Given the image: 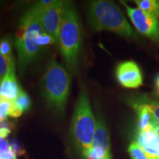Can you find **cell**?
Returning a JSON list of instances; mask_svg holds the SVG:
<instances>
[{
  "label": "cell",
  "instance_id": "6da1fadb",
  "mask_svg": "<svg viewBox=\"0 0 159 159\" xmlns=\"http://www.w3.org/2000/svg\"><path fill=\"white\" fill-rule=\"evenodd\" d=\"M41 12L33 5L26 11L19 21L15 35V47L18 54V68L20 75L37 61L43 49L37 43V39L43 30L41 23Z\"/></svg>",
  "mask_w": 159,
  "mask_h": 159
},
{
  "label": "cell",
  "instance_id": "7a4b0ae2",
  "mask_svg": "<svg viewBox=\"0 0 159 159\" xmlns=\"http://www.w3.org/2000/svg\"><path fill=\"white\" fill-rule=\"evenodd\" d=\"M87 19L91 29L94 31L113 32L127 39L138 38L122 11L111 1L91 2L88 7Z\"/></svg>",
  "mask_w": 159,
  "mask_h": 159
},
{
  "label": "cell",
  "instance_id": "3957f363",
  "mask_svg": "<svg viewBox=\"0 0 159 159\" xmlns=\"http://www.w3.org/2000/svg\"><path fill=\"white\" fill-rule=\"evenodd\" d=\"M82 28L71 2L66 1L57 43L67 68L75 72L78 68L82 48Z\"/></svg>",
  "mask_w": 159,
  "mask_h": 159
},
{
  "label": "cell",
  "instance_id": "277c9868",
  "mask_svg": "<svg viewBox=\"0 0 159 159\" xmlns=\"http://www.w3.org/2000/svg\"><path fill=\"white\" fill-rule=\"evenodd\" d=\"M70 83L71 77L66 69L55 60L49 61L41 77V89L47 105L55 114H64Z\"/></svg>",
  "mask_w": 159,
  "mask_h": 159
},
{
  "label": "cell",
  "instance_id": "5b68a950",
  "mask_svg": "<svg viewBox=\"0 0 159 159\" xmlns=\"http://www.w3.org/2000/svg\"><path fill=\"white\" fill-rule=\"evenodd\" d=\"M97 120L91 110L88 93L81 89L75 104L71 125V134L83 156L90 150L96 129Z\"/></svg>",
  "mask_w": 159,
  "mask_h": 159
},
{
  "label": "cell",
  "instance_id": "8992f818",
  "mask_svg": "<svg viewBox=\"0 0 159 159\" xmlns=\"http://www.w3.org/2000/svg\"><path fill=\"white\" fill-rule=\"evenodd\" d=\"M129 18L137 31L159 45V21L142 10L131 7L122 2Z\"/></svg>",
  "mask_w": 159,
  "mask_h": 159
},
{
  "label": "cell",
  "instance_id": "52a82bcc",
  "mask_svg": "<svg viewBox=\"0 0 159 159\" xmlns=\"http://www.w3.org/2000/svg\"><path fill=\"white\" fill-rule=\"evenodd\" d=\"M65 3L66 1H55L51 7L41 13V23L43 31L54 38L57 43Z\"/></svg>",
  "mask_w": 159,
  "mask_h": 159
},
{
  "label": "cell",
  "instance_id": "ba28073f",
  "mask_svg": "<svg viewBox=\"0 0 159 159\" xmlns=\"http://www.w3.org/2000/svg\"><path fill=\"white\" fill-rule=\"evenodd\" d=\"M116 77L119 84L125 88L137 89L143 83L141 69L138 64L132 61L119 63L116 68Z\"/></svg>",
  "mask_w": 159,
  "mask_h": 159
},
{
  "label": "cell",
  "instance_id": "9c48e42d",
  "mask_svg": "<svg viewBox=\"0 0 159 159\" xmlns=\"http://www.w3.org/2000/svg\"><path fill=\"white\" fill-rule=\"evenodd\" d=\"M22 89L16 77V61L13 59L7 73L0 83V99L13 101L19 96Z\"/></svg>",
  "mask_w": 159,
  "mask_h": 159
},
{
  "label": "cell",
  "instance_id": "30bf717a",
  "mask_svg": "<svg viewBox=\"0 0 159 159\" xmlns=\"http://www.w3.org/2000/svg\"><path fill=\"white\" fill-rule=\"evenodd\" d=\"M136 142L149 159H159V130L139 131Z\"/></svg>",
  "mask_w": 159,
  "mask_h": 159
},
{
  "label": "cell",
  "instance_id": "8fae6325",
  "mask_svg": "<svg viewBox=\"0 0 159 159\" xmlns=\"http://www.w3.org/2000/svg\"><path fill=\"white\" fill-rule=\"evenodd\" d=\"M132 105L138 116L139 131L148 130H159L158 122L150 105L142 100L134 101L132 102Z\"/></svg>",
  "mask_w": 159,
  "mask_h": 159
},
{
  "label": "cell",
  "instance_id": "7c38bea8",
  "mask_svg": "<svg viewBox=\"0 0 159 159\" xmlns=\"http://www.w3.org/2000/svg\"><path fill=\"white\" fill-rule=\"evenodd\" d=\"M96 120V129H95L91 147L100 148L108 152H111L110 137H109L108 128L102 117L99 116V115L97 116Z\"/></svg>",
  "mask_w": 159,
  "mask_h": 159
},
{
  "label": "cell",
  "instance_id": "4fadbf2b",
  "mask_svg": "<svg viewBox=\"0 0 159 159\" xmlns=\"http://www.w3.org/2000/svg\"><path fill=\"white\" fill-rule=\"evenodd\" d=\"M135 2L138 8L145 13L157 19L159 18V1L158 0H136Z\"/></svg>",
  "mask_w": 159,
  "mask_h": 159
},
{
  "label": "cell",
  "instance_id": "5bb4252c",
  "mask_svg": "<svg viewBox=\"0 0 159 159\" xmlns=\"http://www.w3.org/2000/svg\"><path fill=\"white\" fill-rule=\"evenodd\" d=\"M13 104L17 109L21 112L25 113L29 111L32 106V100L30 97L29 96L25 91H21L19 96L14 100L12 101Z\"/></svg>",
  "mask_w": 159,
  "mask_h": 159
},
{
  "label": "cell",
  "instance_id": "9a60e30c",
  "mask_svg": "<svg viewBox=\"0 0 159 159\" xmlns=\"http://www.w3.org/2000/svg\"><path fill=\"white\" fill-rule=\"evenodd\" d=\"M83 156L85 159H111V152H108L102 148L93 147Z\"/></svg>",
  "mask_w": 159,
  "mask_h": 159
},
{
  "label": "cell",
  "instance_id": "2e32d148",
  "mask_svg": "<svg viewBox=\"0 0 159 159\" xmlns=\"http://www.w3.org/2000/svg\"><path fill=\"white\" fill-rule=\"evenodd\" d=\"M13 40L10 35H5L0 39V55L6 57H13Z\"/></svg>",
  "mask_w": 159,
  "mask_h": 159
},
{
  "label": "cell",
  "instance_id": "e0dca14e",
  "mask_svg": "<svg viewBox=\"0 0 159 159\" xmlns=\"http://www.w3.org/2000/svg\"><path fill=\"white\" fill-rule=\"evenodd\" d=\"M17 156L10 148L8 141L0 139V159H16Z\"/></svg>",
  "mask_w": 159,
  "mask_h": 159
},
{
  "label": "cell",
  "instance_id": "ac0fdd59",
  "mask_svg": "<svg viewBox=\"0 0 159 159\" xmlns=\"http://www.w3.org/2000/svg\"><path fill=\"white\" fill-rule=\"evenodd\" d=\"M128 152L131 159H149L148 156L139 147L136 142H132L128 148Z\"/></svg>",
  "mask_w": 159,
  "mask_h": 159
},
{
  "label": "cell",
  "instance_id": "d6986e66",
  "mask_svg": "<svg viewBox=\"0 0 159 159\" xmlns=\"http://www.w3.org/2000/svg\"><path fill=\"white\" fill-rule=\"evenodd\" d=\"M7 141H8L9 146L11 150L14 152V154L17 157L22 156L26 154V151L24 148L23 145L21 144V143L19 140H17L15 138H12Z\"/></svg>",
  "mask_w": 159,
  "mask_h": 159
},
{
  "label": "cell",
  "instance_id": "ffe728a7",
  "mask_svg": "<svg viewBox=\"0 0 159 159\" xmlns=\"http://www.w3.org/2000/svg\"><path fill=\"white\" fill-rule=\"evenodd\" d=\"M14 57H6L0 55V83L7 73L10 66Z\"/></svg>",
  "mask_w": 159,
  "mask_h": 159
},
{
  "label": "cell",
  "instance_id": "44dd1931",
  "mask_svg": "<svg viewBox=\"0 0 159 159\" xmlns=\"http://www.w3.org/2000/svg\"><path fill=\"white\" fill-rule=\"evenodd\" d=\"M12 102L4 99H0V122L7 119L11 109Z\"/></svg>",
  "mask_w": 159,
  "mask_h": 159
},
{
  "label": "cell",
  "instance_id": "7402d4cb",
  "mask_svg": "<svg viewBox=\"0 0 159 159\" xmlns=\"http://www.w3.org/2000/svg\"><path fill=\"white\" fill-rule=\"evenodd\" d=\"M143 101L150 106L151 110L153 112V114L155 117H156V121L157 122H158V125L159 126V102H157V101L154 100H150V99H148L147 98H145Z\"/></svg>",
  "mask_w": 159,
  "mask_h": 159
},
{
  "label": "cell",
  "instance_id": "603a6c76",
  "mask_svg": "<svg viewBox=\"0 0 159 159\" xmlns=\"http://www.w3.org/2000/svg\"><path fill=\"white\" fill-rule=\"evenodd\" d=\"M15 128V123L8 119H6L4 122H0V128H7L10 130H13Z\"/></svg>",
  "mask_w": 159,
  "mask_h": 159
},
{
  "label": "cell",
  "instance_id": "cb8c5ba5",
  "mask_svg": "<svg viewBox=\"0 0 159 159\" xmlns=\"http://www.w3.org/2000/svg\"><path fill=\"white\" fill-rule=\"evenodd\" d=\"M11 133V130L7 128H0V139H5Z\"/></svg>",
  "mask_w": 159,
  "mask_h": 159
},
{
  "label": "cell",
  "instance_id": "d4e9b609",
  "mask_svg": "<svg viewBox=\"0 0 159 159\" xmlns=\"http://www.w3.org/2000/svg\"><path fill=\"white\" fill-rule=\"evenodd\" d=\"M156 88H159V75L156 77Z\"/></svg>",
  "mask_w": 159,
  "mask_h": 159
},
{
  "label": "cell",
  "instance_id": "484cf974",
  "mask_svg": "<svg viewBox=\"0 0 159 159\" xmlns=\"http://www.w3.org/2000/svg\"><path fill=\"white\" fill-rule=\"evenodd\" d=\"M156 95L159 99V88H156Z\"/></svg>",
  "mask_w": 159,
  "mask_h": 159
},
{
  "label": "cell",
  "instance_id": "4316f807",
  "mask_svg": "<svg viewBox=\"0 0 159 159\" xmlns=\"http://www.w3.org/2000/svg\"><path fill=\"white\" fill-rule=\"evenodd\" d=\"M26 159H28V158H26Z\"/></svg>",
  "mask_w": 159,
  "mask_h": 159
}]
</instances>
